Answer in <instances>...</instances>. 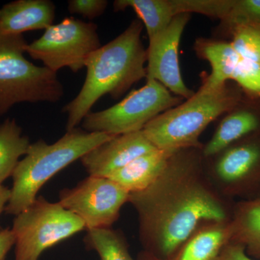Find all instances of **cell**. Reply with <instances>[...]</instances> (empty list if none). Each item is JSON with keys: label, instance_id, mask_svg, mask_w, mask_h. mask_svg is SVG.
Here are the masks:
<instances>
[{"label": "cell", "instance_id": "cell-1", "mask_svg": "<svg viewBox=\"0 0 260 260\" xmlns=\"http://www.w3.org/2000/svg\"><path fill=\"white\" fill-rule=\"evenodd\" d=\"M180 152L150 187L129 194L128 201L138 214L146 251L166 260L203 224L229 220L220 196L194 162L179 158Z\"/></svg>", "mask_w": 260, "mask_h": 260}, {"label": "cell", "instance_id": "cell-2", "mask_svg": "<svg viewBox=\"0 0 260 260\" xmlns=\"http://www.w3.org/2000/svg\"><path fill=\"white\" fill-rule=\"evenodd\" d=\"M143 28L140 20H133L120 35L89 56L83 86L62 109L67 114V131L78 127L101 98L110 95L117 99L135 83L146 78Z\"/></svg>", "mask_w": 260, "mask_h": 260}, {"label": "cell", "instance_id": "cell-3", "mask_svg": "<svg viewBox=\"0 0 260 260\" xmlns=\"http://www.w3.org/2000/svg\"><path fill=\"white\" fill-rule=\"evenodd\" d=\"M113 137L76 127L67 131L52 144H48L43 140L30 143L12 175L13 187L10 189L11 194L5 213L16 216L26 210L37 200L38 192L51 178Z\"/></svg>", "mask_w": 260, "mask_h": 260}, {"label": "cell", "instance_id": "cell-4", "mask_svg": "<svg viewBox=\"0 0 260 260\" xmlns=\"http://www.w3.org/2000/svg\"><path fill=\"white\" fill-rule=\"evenodd\" d=\"M237 102L225 88L203 84L185 102L156 116L143 128L146 138L158 149L180 152L198 147L202 133L212 121L228 112Z\"/></svg>", "mask_w": 260, "mask_h": 260}, {"label": "cell", "instance_id": "cell-5", "mask_svg": "<svg viewBox=\"0 0 260 260\" xmlns=\"http://www.w3.org/2000/svg\"><path fill=\"white\" fill-rule=\"evenodd\" d=\"M27 45L23 34L0 31V117L17 104H55L64 96L57 73L25 57Z\"/></svg>", "mask_w": 260, "mask_h": 260}, {"label": "cell", "instance_id": "cell-6", "mask_svg": "<svg viewBox=\"0 0 260 260\" xmlns=\"http://www.w3.org/2000/svg\"><path fill=\"white\" fill-rule=\"evenodd\" d=\"M86 230L79 217L42 196L15 216V260H39L44 251Z\"/></svg>", "mask_w": 260, "mask_h": 260}, {"label": "cell", "instance_id": "cell-7", "mask_svg": "<svg viewBox=\"0 0 260 260\" xmlns=\"http://www.w3.org/2000/svg\"><path fill=\"white\" fill-rule=\"evenodd\" d=\"M181 99L156 80H148L144 86L112 107L89 113L82 121L81 128L114 136L141 131L156 116L179 105Z\"/></svg>", "mask_w": 260, "mask_h": 260}, {"label": "cell", "instance_id": "cell-8", "mask_svg": "<svg viewBox=\"0 0 260 260\" xmlns=\"http://www.w3.org/2000/svg\"><path fill=\"white\" fill-rule=\"evenodd\" d=\"M101 47L96 24L68 17L51 25L42 37L28 44L26 54L54 73L68 68L77 73L85 68L90 54Z\"/></svg>", "mask_w": 260, "mask_h": 260}, {"label": "cell", "instance_id": "cell-9", "mask_svg": "<svg viewBox=\"0 0 260 260\" xmlns=\"http://www.w3.org/2000/svg\"><path fill=\"white\" fill-rule=\"evenodd\" d=\"M129 193L112 179L91 177L70 189H63L59 203L85 223L87 230L112 228Z\"/></svg>", "mask_w": 260, "mask_h": 260}, {"label": "cell", "instance_id": "cell-10", "mask_svg": "<svg viewBox=\"0 0 260 260\" xmlns=\"http://www.w3.org/2000/svg\"><path fill=\"white\" fill-rule=\"evenodd\" d=\"M190 15H176L167 28L149 40L147 49L146 80H156L171 93L186 99L194 92L186 87L181 76L179 47Z\"/></svg>", "mask_w": 260, "mask_h": 260}, {"label": "cell", "instance_id": "cell-11", "mask_svg": "<svg viewBox=\"0 0 260 260\" xmlns=\"http://www.w3.org/2000/svg\"><path fill=\"white\" fill-rule=\"evenodd\" d=\"M155 149L141 130L113 137L84 155L80 161L89 176L107 178Z\"/></svg>", "mask_w": 260, "mask_h": 260}, {"label": "cell", "instance_id": "cell-12", "mask_svg": "<svg viewBox=\"0 0 260 260\" xmlns=\"http://www.w3.org/2000/svg\"><path fill=\"white\" fill-rule=\"evenodd\" d=\"M56 7L50 0H15L0 8V31L20 35L46 30L54 23Z\"/></svg>", "mask_w": 260, "mask_h": 260}, {"label": "cell", "instance_id": "cell-13", "mask_svg": "<svg viewBox=\"0 0 260 260\" xmlns=\"http://www.w3.org/2000/svg\"><path fill=\"white\" fill-rule=\"evenodd\" d=\"M179 152L155 149L140 155L107 178L129 194L148 189L167 169L171 159Z\"/></svg>", "mask_w": 260, "mask_h": 260}, {"label": "cell", "instance_id": "cell-14", "mask_svg": "<svg viewBox=\"0 0 260 260\" xmlns=\"http://www.w3.org/2000/svg\"><path fill=\"white\" fill-rule=\"evenodd\" d=\"M232 239L229 220L203 224L188 238L170 260H214Z\"/></svg>", "mask_w": 260, "mask_h": 260}, {"label": "cell", "instance_id": "cell-15", "mask_svg": "<svg viewBox=\"0 0 260 260\" xmlns=\"http://www.w3.org/2000/svg\"><path fill=\"white\" fill-rule=\"evenodd\" d=\"M259 160L260 149L255 145L228 149L215 164L214 177L220 185H234L249 177Z\"/></svg>", "mask_w": 260, "mask_h": 260}, {"label": "cell", "instance_id": "cell-16", "mask_svg": "<svg viewBox=\"0 0 260 260\" xmlns=\"http://www.w3.org/2000/svg\"><path fill=\"white\" fill-rule=\"evenodd\" d=\"M113 5L115 12L127 8L134 10L144 24L149 40L162 31L179 14L176 0H116Z\"/></svg>", "mask_w": 260, "mask_h": 260}, {"label": "cell", "instance_id": "cell-17", "mask_svg": "<svg viewBox=\"0 0 260 260\" xmlns=\"http://www.w3.org/2000/svg\"><path fill=\"white\" fill-rule=\"evenodd\" d=\"M259 126L255 114L239 111L226 116L220 122L213 138L205 145L203 155L211 157L221 153L237 140L252 133Z\"/></svg>", "mask_w": 260, "mask_h": 260}, {"label": "cell", "instance_id": "cell-18", "mask_svg": "<svg viewBox=\"0 0 260 260\" xmlns=\"http://www.w3.org/2000/svg\"><path fill=\"white\" fill-rule=\"evenodd\" d=\"M30 139L15 119L0 123V185L12 177L20 158L27 153Z\"/></svg>", "mask_w": 260, "mask_h": 260}, {"label": "cell", "instance_id": "cell-19", "mask_svg": "<svg viewBox=\"0 0 260 260\" xmlns=\"http://www.w3.org/2000/svg\"><path fill=\"white\" fill-rule=\"evenodd\" d=\"M230 223L232 242L241 244L248 253L260 257V198L239 205Z\"/></svg>", "mask_w": 260, "mask_h": 260}, {"label": "cell", "instance_id": "cell-20", "mask_svg": "<svg viewBox=\"0 0 260 260\" xmlns=\"http://www.w3.org/2000/svg\"><path fill=\"white\" fill-rule=\"evenodd\" d=\"M202 54L211 65V74L204 83L210 88H220L232 80L234 70L241 56L233 47L232 43L210 42L205 44Z\"/></svg>", "mask_w": 260, "mask_h": 260}, {"label": "cell", "instance_id": "cell-21", "mask_svg": "<svg viewBox=\"0 0 260 260\" xmlns=\"http://www.w3.org/2000/svg\"><path fill=\"white\" fill-rule=\"evenodd\" d=\"M84 243L96 251L101 260H134L123 234L112 228L87 230Z\"/></svg>", "mask_w": 260, "mask_h": 260}, {"label": "cell", "instance_id": "cell-22", "mask_svg": "<svg viewBox=\"0 0 260 260\" xmlns=\"http://www.w3.org/2000/svg\"><path fill=\"white\" fill-rule=\"evenodd\" d=\"M232 44L242 59L260 65V29L235 25Z\"/></svg>", "mask_w": 260, "mask_h": 260}, {"label": "cell", "instance_id": "cell-23", "mask_svg": "<svg viewBox=\"0 0 260 260\" xmlns=\"http://www.w3.org/2000/svg\"><path fill=\"white\" fill-rule=\"evenodd\" d=\"M179 13H198L226 19L232 8L231 0H176Z\"/></svg>", "mask_w": 260, "mask_h": 260}, {"label": "cell", "instance_id": "cell-24", "mask_svg": "<svg viewBox=\"0 0 260 260\" xmlns=\"http://www.w3.org/2000/svg\"><path fill=\"white\" fill-rule=\"evenodd\" d=\"M225 20L234 25H250L260 29V0L233 1Z\"/></svg>", "mask_w": 260, "mask_h": 260}, {"label": "cell", "instance_id": "cell-25", "mask_svg": "<svg viewBox=\"0 0 260 260\" xmlns=\"http://www.w3.org/2000/svg\"><path fill=\"white\" fill-rule=\"evenodd\" d=\"M232 80L243 88L260 95V65L241 57L234 70Z\"/></svg>", "mask_w": 260, "mask_h": 260}, {"label": "cell", "instance_id": "cell-26", "mask_svg": "<svg viewBox=\"0 0 260 260\" xmlns=\"http://www.w3.org/2000/svg\"><path fill=\"white\" fill-rule=\"evenodd\" d=\"M107 0H70L68 10L70 14L79 15L91 20L99 18L107 9Z\"/></svg>", "mask_w": 260, "mask_h": 260}, {"label": "cell", "instance_id": "cell-27", "mask_svg": "<svg viewBox=\"0 0 260 260\" xmlns=\"http://www.w3.org/2000/svg\"><path fill=\"white\" fill-rule=\"evenodd\" d=\"M214 260H253L248 256L245 248L237 243L231 242Z\"/></svg>", "mask_w": 260, "mask_h": 260}, {"label": "cell", "instance_id": "cell-28", "mask_svg": "<svg viewBox=\"0 0 260 260\" xmlns=\"http://www.w3.org/2000/svg\"><path fill=\"white\" fill-rule=\"evenodd\" d=\"M15 244L14 233L12 229H5L0 231V260L6 259L7 254Z\"/></svg>", "mask_w": 260, "mask_h": 260}, {"label": "cell", "instance_id": "cell-29", "mask_svg": "<svg viewBox=\"0 0 260 260\" xmlns=\"http://www.w3.org/2000/svg\"><path fill=\"white\" fill-rule=\"evenodd\" d=\"M11 190L9 188L4 185H0V215L5 211V207L9 202ZM3 230L0 226V231Z\"/></svg>", "mask_w": 260, "mask_h": 260}, {"label": "cell", "instance_id": "cell-30", "mask_svg": "<svg viewBox=\"0 0 260 260\" xmlns=\"http://www.w3.org/2000/svg\"><path fill=\"white\" fill-rule=\"evenodd\" d=\"M138 260H166L159 258L158 256L154 255L152 253L149 251H145L140 253L138 256Z\"/></svg>", "mask_w": 260, "mask_h": 260}]
</instances>
